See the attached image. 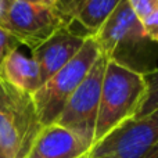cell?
I'll return each instance as SVG.
<instances>
[{"label":"cell","instance_id":"cell-8","mask_svg":"<svg viewBox=\"0 0 158 158\" xmlns=\"http://www.w3.org/2000/svg\"><path fill=\"white\" fill-rule=\"evenodd\" d=\"M86 38L74 32L72 28H64L32 50V58L40 69L42 83L49 81L78 54Z\"/></svg>","mask_w":158,"mask_h":158},{"label":"cell","instance_id":"cell-17","mask_svg":"<svg viewBox=\"0 0 158 158\" xmlns=\"http://www.w3.org/2000/svg\"><path fill=\"white\" fill-rule=\"evenodd\" d=\"M15 0H0V22L3 21L4 15L7 14V11L10 10V7L14 4Z\"/></svg>","mask_w":158,"mask_h":158},{"label":"cell","instance_id":"cell-13","mask_svg":"<svg viewBox=\"0 0 158 158\" xmlns=\"http://www.w3.org/2000/svg\"><path fill=\"white\" fill-rule=\"evenodd\" d=\"M19 46H21V43L18 39L0 25V78H2V69L6 60L14 52H17Z\"/></svg>","mask_w":158,"mask_h":158},{"label":"cell","instance_id":"cell-3","mask_svg":"<svg viewBox=\"0 0 158 158\" xmlns=\"http://www.w3.org/2000/svg\"><path fill=\"white\" fill-rule=\"evenodd\" d=\"M42 128L32 96L0 79L2 158H25Z\"/></svg>","mask_w":158,"mask_h":158},{"label":"cell","instance_id":"cell-12","mask_svg":"<svg viewBox=\"0 0 158 158\" xmlns=\"http://www.w3.org/2000/svg\"><path fill=\"white\" fill-rule=\"evenodd\" d=\"M146 78V96L143 104L140 106L139 111H137L136 117L135 118H140L144 115L153 112L154 110L158 108V67L154 68L153 71L147 72L144 75Z\"/></svg>","mask_w":158,"mask_h":158},{"label":"cell","instance_id":"cell-6","mask_svg":"<svg viewBox=\"0 0 158 158\" xmlns=\"http://www.w3.org/2000/svg\"><path fill=\"white\" fill-rule=\"evenodd\" d=\"M0 25L32 52L58 31L71 28V21L58 8L15 0Z\"/></svg>","mask_w":158,"mask_h":158},{"label":"cell","instance_id":"cell-7","mask_svg":"<svg viewBox=\"0 0 158 158\" xmlns=\"http://www.w3.org/2000/svg\"><path fill=\"white\" fill-rule=\"evenodd\" d=\"M108 58L101 54L94 63L87 77L83 79L65 104L56 123L72 131L79 137L93 146L96 121L100 104L101 83Z\"/></svg>","mask_w":158,"mask_h":158},{"label":"cell","instance_id":"cell-4","mask_svg":"<svg viewBox=\"0 0 158 158\" xmlns=\"http://www.w3.org/2000/svg\"><path fill=\"white\" fill-rule=\"evenodd\" d=\"M100 56V49L93 36H87L78 54L32 96L42 126L56 123L65 104Z\"/></svg>","mask_w":158,"mask_h":158},{"label":"cell","instance_id":"cell-19","mask_svg":"<svg viewBox=\"0 0 158 158\" xmlns=\"http://www.w3.org/2000/svg\"><path fill=\"white\" fill-rule=\"evenodd\" d=\"M81 158H89V154H87V156H83V157H81Z\"/></svg>","mask_w":158,"mask_h":158},{"label":"cell","instance_id":"cell-2","mask_svg":"<svg viewBox=\"0 0 158 158\" xmlns=\"http://www.w3.org/2000/svg\"><path fill=\"white\" fill-rule=\"evenodd\" d=\"M146 89L144 74L108 60L101 83L93 146L123 122L136 117L144 100Z\"/></svg>","mask_w":158,"mask_h":158},{"label":"cell","instance_id":"cell-10","mask_svg":"<svg viewBox=\"0 0 158 158\" xmlns=\"http://www.w3.org/2000/svg\"><path fill=\"white\" fill-rule=\"evenodd\" d=\"M14 89L33 96L43 83L40 69L32 57L28 58L18 50L6 60L2 69V78Z\"/></svg>","mask_w":158,"mask_h":158},{"label":"cell","instance_id":"cell-1","mask_svg":"<svg viewBox=\"0 0 158 158\" xmlns=\"http://www.w3.org/2000/svg\"><path fill=\"white\" fill-rule=\"evenodd\" d=\"M90 36L110 61L144 75L157 68L158 44L146 36L142 21L133 13L129 0H121L106 24Z\"/></svg>","mask_w":158,"mask_h":158},{"label":"cell","instance_id":"cell-14","mask_svg":"<svg viewBox=\"0 0 158 158\" xmlns=\"http://www.w3.org/2000/svg\"><path fill=\"white\" fill-rule=\"evenodd\" d=\"M129 4L140 21L158 10V0H129Z\"/></svg>","mask_w":158,"mask_h":158},{"label":"cell","instance_id":"cell-15","mask_svg":"<svg viewBox=\"0 0 158 158\" xmlns=\"http://www.w3.org/2000/svg\"><path fill=\"white\" fill-rule=\"evenodd\" d=\"M144 33L151 42L158 44V10L153 11L148 17L142 21Z\"/></svg>","mask_w":158,"mask_h":158},{"label":"cell","instance_id":"cell-5","mask_svg":"<svg viewBox=\"0 0 158 158\" xmlns=\"http://www.w3.org/2000/svg\"><path fill=\"white\" fill-rule=\"evenodd\" d=\"M158 146V108L132 118L97 142L89 158H146Z\"/></svg>","mask_w":158,"mask_h":158},{"label":"cell","instance_id":"cell-9","mask_svg":"<svg viewBox=\"0 0 158 158\" xmlns=\"http://www.w3.org/2000/svg\"><path fill=\"white\" fill-rule=\"evenodd\" d=\"M92 146L72 131L58 125L43 126L25 158H81L87 156Z\"/></svg>","mask_w":158,"mask_h":158},{"label":"cell","instance_id":"cell-18","mask_svg":"<svg viewBox=\"0 0 158 158\" xmlns=\"http://www.w3.org/2000/svg\"><path fill=\"white\" fill-rule=\"evenodd\" d=\"M74 2L75 0H61V11H63L67 17L69 15V11H71V7H72V4H74Z\"/></svg>","mask_w":158,"mask_h":158},{"label":"cell","instance_id":"cell-11","mask_svg":"<svg viewBox=\"0 0 158 158\" xmlns=\"http://www.w3.org/2000/svg\"><path fill=\"white\" fill-rule=\"evenodd\" d=\"M121 0H75L69 11V21L78 22L87 31V35H94L111 17Z\"/></svg>","mask_w":158,"mask_h":158},{"label":"cell","instance_id":"cell-16","mask_svg":"<svg viewBox=\"0 0 158 158\" xmlns=\"http://www.w3.org/2000/svg\"><path fill=\"white\" fill-rule=\"evenodd\" d=\"M22 2L32 3V4H38V6H44V7L58 8V10H61V0H22Z\"/></svg>","mask_w":158,"mask_h":158},{"label":"cell","instance_id":"cell-20","mask_svg":"<svg viewBox=\"0 0 158 158\" xmlns=\"http://www.w3.org/2000/svg\"><path fill=\"white\" fill-rule=\"evenodd\" d=\"M0 158H2V156H0Z\"/></svg>","mask_w":158,"mask_h":158}]
</instances>
